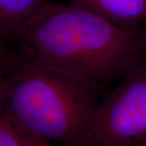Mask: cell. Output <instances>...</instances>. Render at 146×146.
I'll list each match as a JSON object with an SVG mask.
<instances>
[{"instance_id":"1","label":"cell","mask_w":146,"mask_h":146,"mask_svg":"<svg viewBox=\"0 0 146 146\" xmlns=\"http://www.w3.org/2000/svg\"><path fill=\"white\" fill-rule=\"evenodd\" d=\"M13 42L32 58L72 73L102 93L146 55V30L127 29L69 3L50 4Z\"/></svg>"},{"instance_id":"2","label":"cell","mask_w":146,"mask_h":146,"mask_svg":"<svg viewBox=\"0 0 146 146\" xmlns=\"http://www.w3.org/2000/svg\"><path fill=\"white\" fill-rule=\"evenodd\" d=\"M102 92L24 52L14 42L0 114L23 132L56 146H82Z\"/></svg>"},{"instance_id":"3","label":"cell","mask_w":146,"mask_h":146,"mask_svg":"<svg viewBox=\"0 0 146 146\" xmlns=\"http://www.w3.org/2000/svg\"><path fill=\"white\" fill-rule=\"evenodd\" d=\"M146 141V55L100 97L82 146H136Z\"/></svg>"},{"instance_id":"4","label":"cell","mask_w":146,"mask_h":146,"mask_svg":"<svg viewBox=\"0 0 146 146\" xmlns=\"http://www.w3.org/2000/svg\"><path fill=\"white\" fill-rule=\"evenodd\" d=\"M68 3L127 29L146 30V0H68Z\"/></svg>"},{"instance_id":"5","label":"cell","mask_w":146,"mask_h":146,"mask_svg":"<svg viewBox=\"0 0 146 146\" xmlns=\"http://www.w3.org/2000/svg\"><path fill=\"white\" fill-rule=\"evenodd\" d=\"M53 0H0V42H11Z\"/></svg>"},{"instance_id":"6","label":"cell","mask_w":146,"mask_h":146,"mask_svg":"<svg viewBox=\"0 0 146 146\" xmlns=\"http://www.w3.org/2000/svg\"><path fill=\"white\" fill-rule=\"evenodd\" d=\"M0 146H29L26 134L0 114Z\"/></svg>"},{"instance_id":"7","label":"cell","mask_w":146,"mask_h":146,"mask_svg":"<svg viewBox=\"0 0 146 146\" xmlns=\"http://www.w3.org/2000/svg\"><path fill=\"white\" fill-rule=\"evenodd\" d=\"M13 55V44L11 42H0V106L10 72Z\"/></svg>"},{"instance_id":"8","label":"cell","mask_w":146,"mask_h":146,"mask_svg":"<svg viewBox=\"0 0 146 146\" xmlns=\"http://www.w3.org/2000/svg\"><path fill=\"white\" fill-rule=\"evenodd\" d=\"M24 133H25V132H24ZM25 134L28 137L29 146H56L48 141L43 140V139L37 137V136H32V135L27 134V133Z\"/></svg>"},{"instance_id":"9","label":"cell","mask_w":146,"mask_h":146,"mask_svg":"<svg viewBox=\"0 0 146 146\" xmlns=\"http://www.w3.org/2000/svg\"><path fill=\"white\" fill-rule=\"evenodd\" d=\"M136 146H146V141L142 142V143H141V144H139V145H137Z\"/></svg>"}]
</instances>
